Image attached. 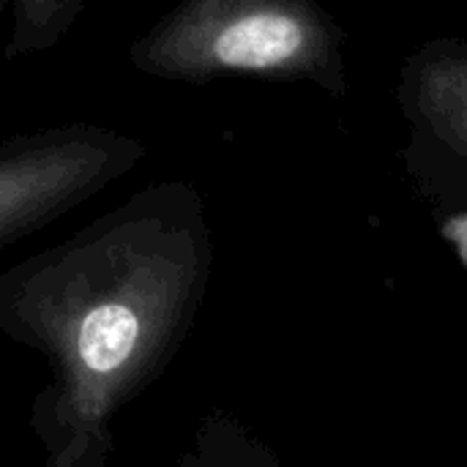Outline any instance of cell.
<instances>
[{
  "instance_id": "cell-3",
  "label": "cell",
  "mask_w": 467,
  "mask_h": 467,
  "mask_svg": "<svg viewBox=\"0 0 467 467\" xmlns=\"http://www.w3.org/2000/svg\"><path fill=\"white\" fill-rule=\"evenodd\" d=\"M148 148L101 123H57L0 140V249L57 222L137 170Z\"/></svg>"
},
{
  "instance_id": "cell-1",
  "label": "cell",
  "mask_w": 467,
  "mask_h": 467,
  "mask_svg": "<svg viewBox=\"0 0 467 467\" xmlns=\"http://www.w3.org/2000/svg\"><path fill=\"white\" fill-rule=\"evenodd\" d=\"M211 271L205 200L181 178L0 268V337L49 367L27 416L44 465H109L118 413L175 361Z\"/></svg>"
},
{
  "instance_id": "cell-4",
  "label": "cell",
  "mask_w": 467,
  "mask_h": 467,
  "mask_svg": "<svg viewBox=\"0 0 467 467\" xmlns=\"http://www.w3.org/2000/svg\"><path fill=\"white\" fill-rule=\"evenodd\" d=\"M416 104L430 129L467 159V47L438 52L421 66Z\"/></svg>"
},
{
  "instance_id": "cell-5",
  "label": "cell",
  "mask_w": 467,
  "mask_h": 467,
  "mask_svg": "<svg viewBox=\"0 0 467 467\" xmlns=\"http://www.w3.org/2000/svg\"><path fill=\"white\" fill-rule=\"evenodd\" d=\"M88 0H8L11 27L5 57H30L52 52L79 22Z\"/></svg>"
},
{
  "instance_id": "cell-6",
  "label": "cell",
  "mask_w": 467,
  "mask_h": 467,
  "mask_svg": "<svg viewBox=\"0 0 467 467\" xmlns=\"http://www.w3.org/2000/svg\"><path fill=\"white\" fill-rule=\"evenodd\" d=\"M3 8H8V0H0V14H3Z\"/></svg>"
},
{
  "instance_id": "cell-2",
  "label": "cell",
  "mask_w": 467,
  "mask_h": 467,
  "mask_svg": "<svg viewBox=\"0 0 467 467\" xmlns=\"http://www.w3.org/2000/svg\"><path fill=\"white\" fill-rule=\"evenodd\" d=\"M153 79H306L342 93V33L315 0H178L129 47Z\"/></svg>"
}]
</instances>
